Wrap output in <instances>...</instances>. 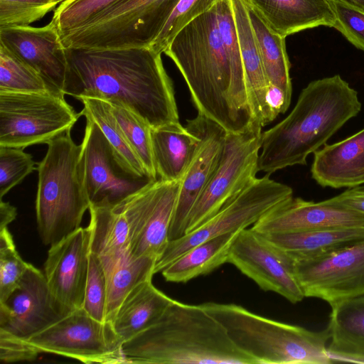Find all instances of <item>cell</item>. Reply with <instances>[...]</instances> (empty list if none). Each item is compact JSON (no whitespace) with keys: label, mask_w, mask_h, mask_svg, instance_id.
I'll list each match as a JSON object with an SVG mask.
<instances>
[{"label":"cell","mask_w":364,"mask_h":364,"mask_svg":"<svg viewBox=\"0 0 364 364\" xmlns=\"http://www.w3.org/2000/svg\"><path fill=\"white\" fill-rule=\"evenodd\" d=\"M51 92H0V146L25 149L48 144L70 131L81 116Z\"/></svg>","instance_id":"9c48e42d"},{"label":"cell","mask_w":364,"mask_h":364,"mask_svg":"<svg viewBox=\"0 0 364 364\" xmlns=\"http://www.w3.org/2000/svg\"><path fill=\"white\" fill-rule=\"evenodd\" d=\"M63 0H0V27L28 26L54 11Z\"/></svg>","instance_id":"8d00e7d4"},{"label":"cell","mask_w":364,"mask_h":364,"mask_svg":"<svg viewBox=\"0 0 364 364\" xmlns=\"http://www.w3.org/2000/svg\"><path fill=\"white\" fill-rule=\"evenodd\" d=\"M336 16L334 28L364 51V10L346 0H328Z\"/></svg>","instance_id":"60d3db41"},{"label":"cell","mask_w":364,"mask_h":364,"mask_svg":"<svg viewBox=\"0 0 364 364\" xmlns=\"http://www.w3.org/2000/svg\"><path fill=\"white\" fill-rule=\"evenodd\" d=\"M0 43L37 71L50 92L64 95L68 68L66 49L51 21L41 27H0Z\"/></svg>","instance_id":"d6986e66"},{"label":"cell","mask_w":364,"mask_h":364,"mask_svg":"<svg viewBox=\"0 0 364 364\" xmlns=\"http://www.w3.org/2000/svg\"><path fill=\"white\" fill-rule=\"evenodd\" d=\"M107 277L100 259L90 252L87 279L82 309L95 319L106 322Z\"/></svg>","instance_id":"f35d334b"},{"label":"cell","mask_w":364,"mask_h":364,"mask_svg":"<svg viewBox=\"0 0 364 364\" xmlns=\"http://www.w3.org/2000/svg\"><path fill=\"white\" fill-rule=\"evenodd\" d=\"M245 3L269 84L281 89L291 102L292 85L286 37L274 31L252 5Z\"/></svg>","instance_id":"f546056e"},{"label":"cell","mask_w":364,"mask_h":364,"mask_svg":"<svg viewBox=\"0 0 364 364\" xmlns=\"http://www.w3.org/2000/svg\"><path fill=\"white\" fill-rule=\"evenodd\" d=\"M17 215L16 208L9 202L0 201V229L7 228Z\"/></svg>","instance_id":"7bdbcfd3"},{"label":"cell","mask_w":364,"mask_h":364,"mask_svg":"<svg viewBox=\"0 0 364 364\" xmlns=\"http://www.w3.org/2000/svg\"><path fill=\"white\" fill-rule=\"evenodd\" d=\"M262 128L253 124L242 132H227L219 164L188 215L185 234L213 217L257 178Z\"/></svg>","instance_id":"7c38bea8"},{"label":"cell","mask_w":364,"mask_h":364,"mask_svg":"<svg viewBox=\"0 0 364 364\" xmlns=\"http://www.w3.org/2000/svg\"><path fill=\"white\" fill-rule=\"evenodd\" d=\"M90 231L80 227L50 246L44 274L55 299L70 312L82 309L88 274Z\"/></svg>","instance_id":"ffe728a7"},{"label":"cell","mask_w":364,"mask_h":364,"mask_svg":"<svg viewBox=\"0 0 364 364\" xmlns=\"http://www.w3.org/2000/svg\"><path fill=\"white\" fill-rule=\"evenodd\" d=\"M186 127L199 140L181 180L169 241L185 235L188 215L219 164L227 135L222 127L198 113L196 118L188 120Z\"/></svg>","instance_id":"e0dca14e"},{"label":"cell","mask_w":364,"mask_h":364,"mask_svg":"<svg viewBox=\"0 0 364 364\" xmlns=\"http://www.w3.org/2000/svg\"><path fill=\"white\" fill-rule=\"evenodd\" d=\"M89 212L90 252L100 259L107 274L129 253L128 223L119 209L90 205Z\"/></svg>","instance_id":"d4e9b609"},{"label":"cell","mask_w":364,"mask_h":364,"mask_svg":"<svg viewBox=\"0 0 364 364\" xmlns=\"http://www.w3.org/2000/svg\"><path fill=\"white\" fill-rule=\"evenodd\" d=\"M181 181L158 179L115 208L123 212L129 231L132 259L157 258L168 242Z\"/></svg>","instance_id":"5bb4252c"},{"label":"cell","mask_w":364,"mask_h":364,"mask_svg":"<svg viewBox=\"0 0 364 364\" xmlns=\"http://www.w3.org/2000/svg\"><path fill=\"white\" fill-rule=\"evenodd\" d=\"M126 363L256 364L201 306L176 300L152 326L124 342Z\"/></svg>","instance_id":"277c9868"},{"label":"cell","mask_w":364,"mask_h":364,"mask_svg":"<svg viewBox=\"0 0 364 364\" xmlns=\"http://www.w3.org/2000/svg\"><path fill=\"white\" fill-rule=\"evenodd\" d=\"M164 53L182 74L198 114L228 133L255 123L247 88L237 79L223 46L215 5L184 26Z\"/></svg>","instance_id":"7a4b0ae2"},{"label":"cell","mask_w":364,"mask_h":364,"mask_svg":"<svg viewBox=\"0 0 364 364\" xmlns=\"http://www.w3.org/2000/svg\"><path fill=\"white\" fill-rule=\"evenodd\" d=\"M47 144L36 168V212L41 239L51 246L80 228L90 203L84 185L81 145L74 142L70 131Z\"/></svg>","instance_id":"8992f818"},{"label":"cell","mask_w":364,"mask_h":364,"mask_svg":"<svg viewBox=\"0 0 364 364\" xmlns=\"http://www.w3.org/2000/svg\"><path fill=\"white\" fill-rule=\"evenodd\" d=\"M151 138L158 179L181 181L198 144V136L179 124L151 129Z\"/></svg>","instance_id":"4316f807"},{"label":"cell","mask_w":364,"mask_h":364,"mask_svg":"<svg viewBox=\"0 0 364 364\" xmlns=\"http://www.w3.org/2000/svg\"><path fill=\"white\" fill-rule=\"evenodd\" d=\"M338 203L364 214V187L349 188L332 198Z\"/></svg>","instance_id":"b9f144b4"},{"label":"cell","mask_w":364,"mask_h":364,"mask_svg":"<svg viewBox=\"0 0 364 364\" xmlns=\"http://www.w3.org/2000/svg\"><path fill=\"white\" fill-rule=\"evenodd\" d=\"M344 362L364 364V357L350 358H347L346 360H345Z\"/></svg>","instance_id":"ee69618b"},{"label":"cell","mask_w":364,"mask_h":364,"mask_svg":"<svg viewBox=\"0 0 364 364\" xmlns=\"http://www.w3.org/2000/svg\"><path fill=\"white\" fill-rule=\"evenodd\" d=\"M174 299L156 288L151 279L136 287L124 299L112 321L123 342L156 323Z\"/></svg>","instance_id":"cb8c5ba5"},{"label":"cell","mask_w":364,"mask_h":364,"mask_svg":"<svg viewBox=\"0 0 364 364\" xmlns=\"http://www.w3.org/2000/svg\"><path fill=\"white\" fill-rule=\"evenodd\" d=\"M36 355L48 353L84 363H126L123 341L112 322L99 321L82 309L74 310L23 342Z\"/></svg>","instance_id":"8fae6325"},{"label":"cell","mask_w":364,"mask_h":364,"mask_svg":"<svg viewBox=\"0 0 364 364\" xmlns=\"http://www.w3.org/2000/svg\"><path fill=\"white\" fill-rule=\"evenodd\" d=\"M156 259L130 258L129 253L107 274L106 321L112 322L126 296L141 283L152 279Z\"/></svg>","instance_id":"4dcf8cb0"},{"label":"cell","mask_w":364,"mask_h":364,"mask_svg":"<svg viewBox=\"0 0 364 364\" xmlns=\"http://www.w3.org/2000/svg\"><path fill=\"white\" fill-rule=\"evenodd\" d=\"M261 234L364 228V214L334 201L294 198L277 205L251 227Z\"/></svg>","instance_id":"ac0fdd59"},{"label":"cell","mask_w":364,"mask_h":364,"mask_svg":"<svg viewBox=\"0 0 364 364\" xmlns=\"http://www.w3.org/2000/svg\"><path fill=\"white\" fill-rule=\"evenodd\" d=\"M65 49V95L119 105L151 129L181 124L173 82L161 53L151 48Z\"/></svg>","instance_id":"6da1fadb"},{"label":"cell","mask_w":364,"mask_h":364,"mask_svg":"<svg viewBox=\"0 0 364 364\" xmlns=\"http://www.w3.org/2000/svg\"><path fill=\"white\" fill-rule=\"evenodd\" d=\"M118 0H63L53 11L51 21L60 35L73 29Z\"/></svg>","instance_id":"74e56055"},{"label":"cell","mask_w":364,"mask_h":364,"mask_svg":"<svg viewBox=\"0 0 364 364\" xmlns=\"http://www.w3.org/2000/svg\"><path fill=\"white\" fill-rule=\"evenodd\" d=\"M360 109L357 91L339 75L311 81L287 117L262 133L258 171L271 175L306 164Z\"/></svg>","instance_id":"3957f363"},{"label":"cell","mask_w":364,"mask_h":364,"mask_svg":"<svg viewBox=\"0 0 364 364\" xmlns=\"http://www.w3.org/2000/svg\"><path fill=\"white\" fill-rule=\"evenodd\" d=\"M280 35L324 26L333 28L336 16L328 0H245Z\"/></svg>","instance_id":"603a6c76"},{"label":"cell","mask_w":364,"mask_h":364,"mask_svg":"<svg viewBox=\"0 0 364 364\" xmlns=\"http://www.w3.org/2000/svg\"><path fill=\"white\" fill-rule=\"evenodd\" d=\"M329 357L335 362L364 357V294L331 305Z\"/></svg>","instance_id":"484cf974"},{"label":"cell","mask_w":364,"mask_h":364,"mask_svg":"<svg viewBox=\"0 0 364 364\" xmlns=\"http://www.w3.org/2000/svg\"><path fill=\"white\" fill-rule=\"evenodd\" d=\"M110 107L128 143L146 172L151 178L157 180L152 151L151 128L139 116L127 108L116 104H110Z\"/></svg>","instance_id":"836d02e7"},{"label":"cell","mask_w":364,"mask_h":364,"mask_svg":"<svg viewBox=\"0 0 364 364\" xmlns=\"http://www.w3.org/2000/svg\"><path fill=\"white\" fill-rule=\"evenodd\" d=\"M218 0H179L161 31L151 45L162 54L175 36L196 18L212 9Z\"/></svg>","instance_id":"d590c367"},{"label":"cell","mask_w":364,"mask_h":364,"mask_svg":"<svg viewBox=\"0 0 364 364\" xmlns=\"http://www.w3.org/2000/svg\"><path fill=\"white\" fill-rule=\"evenodd\" d=\"M0 92H45L50 90L37 71L0 43Z\"/></svg>","instance_id":"d6a6232c"},{"label":"cell","mask_w":364,"mask_h":364,"mask_svg":"<svg viewBox=\"0 0 364 364\" xmlns=\"http://www.w3.org/2000/svg\"><path fill=\"white\" fill-rule=\"evenodd\" d=\"M266 174L256 178L234 199L195 230L170 240L157 258L154 274L191 247L214 237L253 225L270 210L293 197L292 188Z\"/></svg>","instance_id":"30bf717a"},{"label":"cell","mask_w":364,"mask_h":364,"mask_svg":"<svg viewBox=\"0 0 364 364\" xmlns=\"http://www.w3.org/2000/svg\"><path fill=\"white\" fill-rule=\"evenodd\" d=\"M294 260L320 257L364 240V228L262 234Z\"/></svg>","instance_id":"83f0119b"},{"label":"cell","mask_w":364,"mask_h":364,"mask_svg":"<svg viewBox=\"0 0 364 364\" xmlns=\"http://www.w3.org/2000/svg\"><path fill=\"white\" fill-rule=\"evenodd\" d=\"M294 261L305 297L331 306L364 294V240L320 257Z\"/></svg>","instance_id":"2e32d148"},{"label":"cell","mask_w":364,"mask_h":364,"mask_svg":"<svg viewBox=\"0 0 364 364\" xmlns=\"http://www.w3.org/2000/svg\"><path fill=\"white\" fill-rule=\"evenodd\" d=\"M32 156L23 149L0 146V198L19 184L37 168Z\"/></svg>","instance_id":"ab89813d"},{"label":"cell","mask_w":364,"mask_h":364,"mask_svg":"<svg viewBox=\"0 0 364 364\" xmlns=\"http://www.w3.org/2000/svg\"><path fill=\"white\" fill-rule=\"evenodd\" d=\"M253 119L262 127L272 122L267 101L269 82L245 0H230Z\"/></svg>","instance_id":"7402d4cb"},{"label":"cell","mask_w":364,"mask_h":364,"mask_svg":"<svg viewBox=\"0 0 364 364\" xmlns=\"http://www.w3.org/2000/svg\"><path fill=\"white\" fill-rule=\"evenodd\" d=\"M85 133L80 144L81 163L90 205L117 208L156 180L134 172L96 123L89 117H85Z\"/></svg>","instance_id":"4fadbf2b"},{"label":"cell","mask_w":364,"mask_h":364,"mask_svg":"<svg viewBox=\"0 0 364 364\" xmlns=\"http://www.w3.org/2000/svg\"><path fill=\"white\" fill-rule=\"evenodd\" d=\"M77 100L83 105L80 115L89 117L96 123L127 165L136 174L151 177L128 143L112 112L110 104L92 97H81Z\"/></svg>","instance_id":"1f68e13d"},{"label":"cell","mask_w":364,"mask_h":364,"mask_svg":"<svg viewBox=\"0 0 364 364\" xmlns=\"http://www.w3.org/2000/svg\"><path fill=\"white\" fill-rule=\"evenodd\" d=\"M29 265L17 252L7 228L0 229V303L17 288Z\"/></svg>","instance_id":"e575fe53"},{"label":"cell","mask_w":364,"mask_h":364,"mask_svg":"<svg viewBox=\"0 0 364 364\" xmlns=\"http://www.w3.org/2000/svg\"><path fill=\"white\" fill-rule=\"evenodd\" d=\"M179 0H118L60 35L65 48H149Z\"/></svg>","instance_id":"52a82bcc"},{"label":"cell","mask_w":364,"mask_h":364,"mask_svg":"<svg viewBox=\"0 0 364 364\" xmlns=\"http://www.w3.org/2000/svg\"><path fill=\"white\" fill-rule=\"evenodd\" d=\"M201 306L256 364L333 363L328 352V327L310 331L262 316L235 304L206 302Z\"/></svg>","instance_id":"5b68a950"},{"label":"cell","mask_w":364,"mask_h":364,"mask_svg":"<svg viewBox=\"0 0 364 364\" xmlns=\"http://www.w3.org/2000/svg\"><path fill=\"white\" fill-rule=\"evenodd\" d=\"M70 313L53 296L44 273L30 264L18 286L0 303V358L24 361L23 343Z\"/></svg>","instance_id":"ba28073f"},{"label":"cell","mask_w":364,"mask_h":364,"mask_svg":"<svg viewBox=\"0 0 364 364\" xmlns=\"http://www.w3.org/2000/svg\"><path fill=\"white\" fill-rule=\"evenodd\" d=\"M364 10V0H346Z\"/></svg>","instance_id":"f6af8a7d"},{"label":"cell","mask_w":364,"mask_h":364,"mask_svg":"<svg viewBox=\"0 0 364 364\" xmlns=\"http://www.w3.org/2000/svg\"><path fill=\"white\" fill-rule=\"evenodd\" d=\"M228 262L265 291L277 293L292 304L305 298L295 275L292 257L252 228L238 231Z\"/></svg>","instance_id":"9a60e30c"},{"label":"cell","mask_w":364,"mask_h":364,"mask_svg":"<svg viewBox=\"0 0 364 364\" xmlns=\"http://www.w3.org/2000/svg\"><path fill=\"white\" fill-rule=\"evenodd\" d=\"M311 173L322 187L349 188L364 184V128L316 151Z\"/></svg>","instance_id":"44dd1931"},{"label":"cell","mask_w":364,"mask_h":364,"mask_svg":"<svg viewBox=\"0 0 364 364\" xmlns=\"http://www.w3.org/2000/svg\"><path fill=\"white\" fill-rule=\"evenodd\" d=\"M238 231L214 237L191 247L160 273L166 282L186 283L212 272L228 262L231 245Z\"/></svg>","instance_id":"f1b7e54d"}]
</instances>
